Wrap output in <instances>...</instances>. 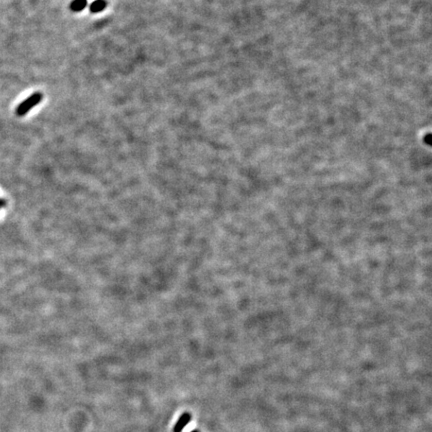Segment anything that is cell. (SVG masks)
<instances>
[{"label":"cell","instance_id":"obj_2","mask_svg":"<svg viewBox=\"0 0 432 432\" xmlns=\"http://www.w3.org/2000/svg\"><path fill=\"white\" fill-rule=\"evenodd\" d=\"M190 419H191V415H190L189 413H187V412L183 413L182 415L179 417V419L177 420L176 424L174 425L173 432H182V430L188 424Z\"/></svg>","mask_w":432,"mask_h":432},{"label":"cell","instance_id":"obj_5","mask_svg":"<svg viewBox=\"0 0 432 432\" xmlns=\"http://www.w3.org/2000/svg\"><path fill=\"white\" fill-rule=\"evenodd\" d=\"M192 432H198V431H197V430H194V431H192Z\"/></svg>","mask_w":432,"mask_h":432},{"label":"cell","instance_id":"obj_3","mask_svg":"<svg viewBox=\"0 0 432 432\" xmlns=\"http://www.w3.org/2000/svg\"><path fill=\"white\" fill-rule=\"evenodd\" d=\"M107 6V3L105 0H95L90 5V11L92 13H97L102 10H104Z\"/></svg>","mask_w":432,"mask_h":432},{"label":"cell","instance_id":"obj_1","mask_svg":"<svg viewBox=\"0 0 432 432\" xmlns=\"http://www.w3.org/2000/svg\"><path fill=\"white\" fill-rule=\"evenodd\" d=\"M42 99H43L42 93H39V92L33 93L27 99L22 101L18 106H17V108L15 110V113L18 116L25 115L31 108L35 107L38 104V103H40L42 101Z\"/></svg>","mask_w":432,"mask_h":432},{"label":"cell","instance_id":"obj_4","mask_svg":"<svg viewBox=\"0 0 432 432\" xmlns=\"http://www.w3.org/2000/svg\"><path fill=\"white\" fill-rule=\"evenodd\" d=\"M86 6H87V0H73L70 3V9L74 12H80Z\"/></svg>","mask_w":432,"mask_h":432}]
</instances>
